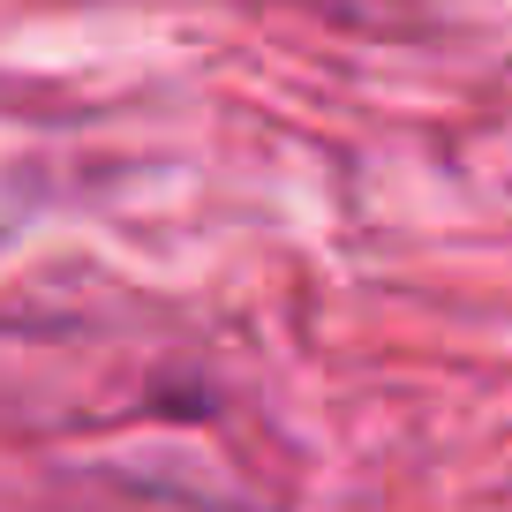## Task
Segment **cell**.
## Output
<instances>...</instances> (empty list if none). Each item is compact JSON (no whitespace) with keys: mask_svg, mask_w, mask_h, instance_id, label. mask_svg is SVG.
Listing matches in <instances>:
<instances>
[]
</instances>
